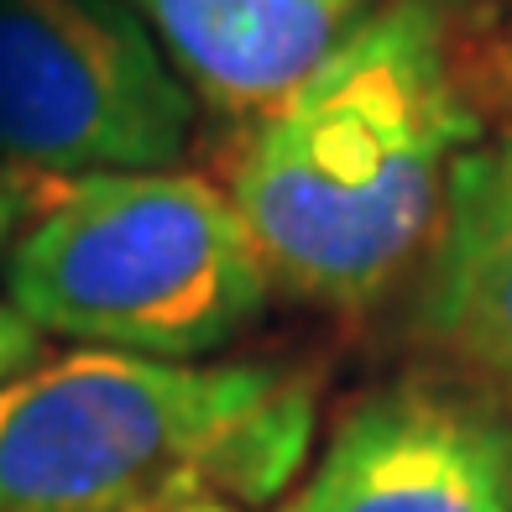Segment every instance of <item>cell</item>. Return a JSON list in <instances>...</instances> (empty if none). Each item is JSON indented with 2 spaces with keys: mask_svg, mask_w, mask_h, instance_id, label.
<instances>
[{
  "mask_svg": "<svg viewBox=\"0 0 512 512\" xmlns=\"http://www.w3.org/2000/svg\"><path fill=\"white\" fill-rule=\"evenodd\" d=\"M476 142L455 0H382L262 115L230 204L277 288L361 314L434 241L450 168Z\"/></svg>",
  "mask_w": 512,
  "mask_h": 512,
  "instance_id": "6da1fadb",
  "label": "cell"
},
{
  "mask_svg": "<svg viewBox=\"0 0 512 512\" xmlns=\"http://www.w3.org/2000/svg\"><path fill=\"white\" fill-rule=\"evenodd\" d=\"M314 445V382L272 361L68 351L0 382V512L277 502Z\"/></svg>",
  "mask_w": 512,
  "mask_h": 512,
  "instance_id": "7a4b0ae2",
  "label": "cell"
},
{
  "mask_svg": "<svg viewBox=\"0 0 512 512\" xmlns=\"http://www.w3.org/2000/svg\"><path fill=\"white\" fill-rule=\"evenodd\" d=\"M0 272L42 335L147 361L225 351L272 293L230 194L168 168L63 178Z\"/></svg>",
  "mask_w": 512,
  "mask_h": 512,
  "instance_id": "3957f363",
  "label": "cell"
},
{
  "mask_svg": "<svg viewBox=\"0 0 512 512\" xmlns=\"http://www.w3.org/2000/svg\"><path fill=\"white\" fill-rule=\"evenodd\" d=\"M194 136V89L131 0H0V162L42 178L157 173Z\"/></svg>",
  "mask_w": 512,
  "mask_h": 512,
  "instance_id": "277c9868",
  "label": "cell"
},
{
  "mask_svg": "<svg viewBox=\"0 0 512 512\" xmlns=\"http://www.w3.org/2000/svg\"><path fill=\"white\" fill-rule=\"evenodd\" d=\"M277 512H512V429L429 382L351 403Z\"/></svg>",
  "mask_w": 512,
  "mask_h": 512,
  "instance_id": "5b68a950",
  "label": "cell"
},
{
  "mask_svg": "<svg viewBox=\"0 0 512 512\" xmlns=\"http://www.w3.org/2000/svg\"><path fill=\"white\" fill-rule=\"evenodd\" d=\"M418 335L512 398V131L455 157L418 288Z\"/></svg>",
  "mask_w": 512,
  "mask_h": 512,
  "instance_id": "8992f818",
  "label": "cell"
},
{
  "mask_svg": "<svg viewBox=\"0 0 512 512\" xmlns=\"http://www.w3.org/2000/svg\"><path fill=\"white\" fill-rule=\"evenodd\" d=\"M178 79L251 121L288 100L324 53L361 21L366 0H131Z\"/></svg>",
  "mask_w": 512,
  "mask_h": 512,
  "instance_id": "52a82bcc",
  "label": "cell"
},
{
  "mask_svg": "<svg viewBox=\"0 0 512 512\" xmlns=\"http://www.w3.org/2000/svg\"><path fill=\"white\" fill-rule=\"evenodd\" d=\"M42 361H48V335H42L16 304L0 298V382H11V377H21V371H32Z\"/></svg>",
  "mask_w": 512,
  "mask_h": 512,
  "instance_id": "ba28073f",
  "label": "cell"
},
{
  "mask_svg": "<svg viewBox=\"0 0 512 512\" xmlns=\"http://www.w3.org/2000/svg\"><path fill=\"white\" fill-rule=\"evenodd\" d=\"M37 183L21 178V168L11 162H0V267H6V256L16 246V236L27 230V220L37 215Z\"/></svg>",
  "mask_w": 512,
  "mask_h": 512,
  "instance_id": "9c48e42d",
  "label": "cell"
},
{
  "mask_svg": "<svg viewBox=\"0 0 512 512\" xmlns=\"http://www.w3.org/2000/svg\"><path fill=\"white\" fill-rule=\"evenodd\" d=\"M178 512H241V507H230V502H189V507H178Z\"/></svg>",
  "mask_w": 512,
  "mask_h": 512,
  "instance_id": "30bf717a",
  "label": "cell"
}]
</instances>
